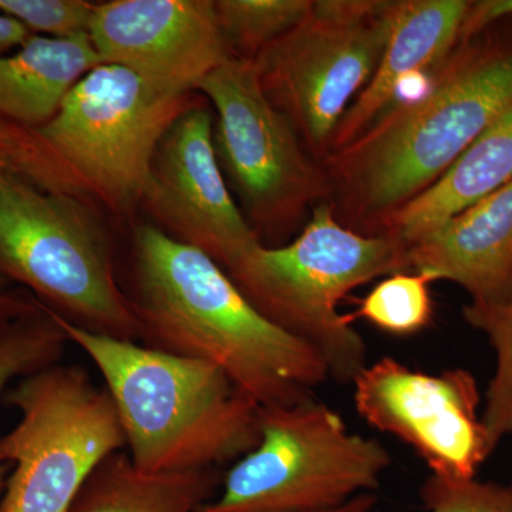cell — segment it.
Here are the masks:
<instances>
[{
    "label": "cell",
    "instance_id": "obj_5",
    "mask_svg": "<svg viewBox=\"0 0 512 512\" xmlns=\"http://www.w3.org/2000/svg\"><path fill=\"white\" fill-rule=\"evenodd\" d=\"M192 104L113 64L86 74L35 141L32 183L127 212L144 201L165 133Z\"/></svg>",
    "mask_w": 512,
    "mask_h": 512
},
{
    "label": "cell",
    "instance_id": "obj_15",
    "mask_svg": "<svg viewBox=\"0 0 512 512\" xmlns=\"http://www.w3.org/2000/svg\"><path fill=\"white\" fill-rule=\"evenodd\" d=\"M468 0L394 2L389 40L372 79L340 120L329 154L366 133L414 74L434 70L460 42ZM326 160V158H325Z\"/></svg>",
    "mask_w": 512,
    "mask_h": 512
},
{
    "label": "cell",
    "instance_id": "obj_27",
    "mask_svg": "<svg viewBox=\"0 0 512 512\" xmlns=\"http://www.w3.org/2000/svg\"><path fill=\"white\" fill-rule=\"evenodd\" d=\"M32 33L29 32L18 20L0 13V55L10 49H18Z\"/></svg>",
    "mask_w": 512,
    "mask_h": 512
},
{
    "label": "cell",
    "instance_id": "obj_2",
    "mask_svg": "<svg viewBox=\"0 0 512 512\" xmlns=\"http://www.w3.org/2000/svg\"><path fill=\"white\" fill-rule=\"evenodd\" d=\"M140 343L218 367L261 406H288L329 382L312 346L265 318L210 255L143 224L134 232Z\"/></svg>",
    "mask_w": 512,
    "mask_h": 512
},
{
    "label": "cell",
    "instance_id": "obj_11",
    "mask_svg": "<svg viewBox=\"0 0 512 512\" xmlns=\"http://www.w3.org/2000/svg\"><path fill=\"white\" fill-rule=\"evenodd\" d=\"M357 413L370 426L412 447L430 474L477 478L491 456L481 420V393L461 367L426 373L386 356L353 380Z\"/></svg>",
    "mask_w": 512,
    "mask_h": 512
},
{
    "label": "cell",
    "instance_id": "obj_9",
    "mask_svg": "<svg viewBox=\"0 0 512 512\" xmlns=\"http://www.w3.org/2000/svg\"><path fill=\"white\" fill-rule=\"evenodd\" d=\"M394 2L320 0L301 25L255 57L259 82L313 158L323 163L352 100L389 40Z\"/></svg>",
    "mask_w": 512,
    "mask_h": 512
},
{
    "label": "cell",
    "instance_id": "obj_1",
    "mask_svg": "<svg viewBox=\"0 0 512 512\" xmlns=\"http://www.w3.org/2000/svg\"><path fill=\"white\" fill-rule=\"evenodd\" d=\"M433 72L420 97L394 103L323 161L329 204L345 227L375 235L512 109V16L458 42Z\"/></svg>",
    "mask_w": 512,
    "mask_h": 512
},
{
    "label": "cell",
    "instance_id": "obj_6",
    "mask_svg": "<svg viewBox=\"0 0 512 512\" xmlns=\"http://www.w3.org/2000/svg\"><path fill=\"white\" fill-rule=\"evenodd\" d=\"M0 266L80 328L140 343L106 232L86 202L20 174L0 180Z\"/></svg>",
    "mask_w": 512,
    "mask_h": 512
},
{
    "label": "cell",
    "instance_id": "obj_30",
    "mask_svg": "<svg viewBox=\"0 0 512 512\" xmlns=\"http://www.w3.org/2000/svg\"><path fill=\"white\" fill-rule=\"evenodd\" d=\"M6 309L9 311L8 305H6L5 302L0 301V320L3 319V313H5Z\"/></svg>",
    "mask_w": 512,
    "mask_h": 512
},
{
    "label": "cell",
    "instance_id": "obj_16",
    "mask_svg": "<svg viewBox=\"0 0 512 512\" xmlns=\"http://www.w3.org/2000/svg\"><path fill=\"white\" fill-rule=\"evenodd\" d=\"M512 180V109L494 121L436 183L377 227L406 247Z\"/></svg>",
    "mask_w": 512,
    "mask_h": 512
},
{
    "label": "cell",
    "instance_id": "obj_25",
    "mask_svg": "<svg viewBox=\"0 0 512 512\" xmlns=\"http://www.w3.org/2000/svg\"><path fill=\"white\" fill-rule=\"evenodd\" d=\"M512 16V0H481L471 2L470 9L461 29V40L470 39L494 23Z\"/></svg>",
    "mask_w": 512,
    "mask_h": 512
},
{
    "label": "cell",
    "instance_id": "obj_12",
    "mask_svg": "<svg viewBox=\"0 0 512 512\" xmlns=\"http://www.w3.org/2000/svg\"><path fill=\"white\" fill-rule=\"evenodd\" d=\"M143 202L161 231L210 255L225 272L262 244L229 191L212 114L202 104L192 103L165 133Z\"/></svg>",
    "mask_w": 512,
    "mask_h": 512
},
{
    "label": "cell",
    "instance_id": "obj_17",
    "mask_svg": "<svg viewBox=\"0 0 512 512\" xmlns=\"http://www.w3.org/2000/svg\"><path fill=\"white\" fill-rule=\"evenodd\" d=\"M100 64L90 37L30 36L16 52L0 55V121L26 131L46 126Z\"/></svg>",
    "mask_w": 512,
    "mask_h": 512
},
{
    "label": "cell",
    "instance_id": "obj_14",
    "mask_svg": "<svg viewBox=\"0 0 512 512\" xmlns=\"http://www.w3.org/2000/svg\"><path fill=\"white\" fill-rule=\"evenodd\" d=\"M410 271L463 288L476 305L512 293V180L407 247Z\"/></svg>",
    "mask_w": 512,
    "mask_h": 512
},
{
    "label": "cell",
    "instance_id": "obj_18",
    "mask_svg": "<svg viewBox=\"0 0 512 512\" xmlns=\"http://www.w3.org/2000/svg\"><path fill=\"white\" fill-rule=\"evenodd\" d=\"M221 483L217 468L147 473L123 450L96 468L69 512H198L218 494Z\"/></svg>",
    "mask_w": 512,
    "mask_h": 512
},
{
    "label": "cell",
    "instance_id": "obj_7",
    "mask_svg": "<svg viewBox=\"0 0 512 512\" xmlns=\"http://www.w3.org/2000/svg\"><path fill=\"white\" fill-rule=\"evenodd\" d=\"M392 464L380 441L352 433L315 396L261 407V437L198 512H320L376 493Z\"/></svg>",
    "mask_w": 512,
    "mask_h": 512
},
{
    "label": "cell",
    "instance_id": "obj_19",
    "mask_svg": "<svg viewBox=\"0 0 512 512\" xmlns=\"http://www.w3.org/2000/svg\"><path fill=\"white\" fill-rule=\"evenodd\" d=\"M311 0H217L215 16L229 57L254 60L301 25Z\"/></svg>",
    "mask_w": 512,
    "mask_h": 512
},
{
    "label": "cell",
    "instance_id": "obj_13",
    "mask_svg": "<svg viewBox=\"0 0 512 512\" xmlns=\"http://www.w3.org/2000/svg\"><path fill=\"white\" fill-rule=\"evenodd\" d=\"M90 40L101 64L163 92L190 94L229 59L212 0H111L94 10Z\"/></svg>",
    "mask_w": 512,
    "mask_h": 512
},
{
    "label": "cell",
    "instance_id": "obj_28",
    "mask_svg": "<svg viewBox=\"0 0 512 512\" xmlns=\"http://www.w3.org/2000/svg\"><path fill=\"white\" fill-rule=\"evenodd\" d=\"M377 501L379 500H377L376 493H363L356 495L355 498L340 507L320 512H373L376 510Z\"/></svg>",
    "mask_w": 512,
    "mask_h": 512
},
{
    "label": "cell",
    "instance_id": "obj_23",
    "mask_svg": "<svg viewBox=\"0 0 512 512\" xmlns=\"http://www.w3.org/2000/svg\"><path fill=\"white\" fill-rule=\"evenodd\" d=\"M96 5L84 0H0V13L22 23L32 35L53 39L90 37Z\"/></svg>",
    "mask_w": 512,
    "mask_h": 512
},
{
    "label": "cell",
    "instance_id": "obj_20",
    "mask_svg": "<svg viewBox=\"0 0 512 512\" xmlns=\"http://www.w3.org/2000/svg\"><path fill=\"white\" fill-rule=\"evenodd\" d=\"M463 316L471 328L483 333L494 350V373L481 412L488 447L494 453L498 444L512 434V293L497 305L468 302Z\"/></svg>",
    "mask_w": 512,
    "mask_h": 512
},
{
    "label": "cell",
    "instance_id": "obj_8",
    "mask_svg": "<svg viewBox=\"0 0 512 512\" xmlns=\"http://www.w3.org/2000/svg\"><path fill=\"white\" fill-rule=\"evenodd\" d=\"M8 402L20 419L0 440V461L15 464L0 512H69L96 468L127 448L110 393L80 367L35 370Z\"/></svg>",
    "mask_w": 512,
    "mask_h": 512
},
{
    "label": "cell",
    "instance_id": "obj_3",
    "mask_svg": "<svg viewBox=\"0 0 512 512\" xmlns=\"http://www.w3.org/2000/svg\"><path fill=\"white\" fill-rule=\"evenodd\" d=\"M47 312L99 370L128 456L140 470H218L259 443L261 404L218 367L101 335Z\"/></svg>",
    "mask_w": 512,
    "mask_h": 512
},
{
    "label": "cell",
    "instance_id": "obj_24",
    "mask_svg": "<svg viewBox=\"0 0 512 512\" xmlns=\"http://www.w3.org/2000/svg\"><path fill=\"white\" fill-rule=\"evenodd\" d=\"M426 512H512V481L450 480L430 474L420 487Z\"/></svg>",
    "mask_w": 512,
    "mask_h": 512
},
{
    "label": "cell",
    "instance_id": "obj_21",
    "mask_svg": "<svg viewBox=\"0 0 512 512\" xmlns=\"http://www.w3.org/2000/svg\"><path fill=\"white\" fill-rule=\"evenodd\" d=\"M430 278L413 271L386 276L357 302L350 322L365 319L394 336H412L429 328L434 318Z\"/></svg>",
    "mask_w": 512,
    "mask_h": 512
},
{
    "label": "cell",
    "instance_id": "obj_10",
    "mask_svg": "<svg viewBox=\"0 0 512 512\" xmlns=\"http://www.w3.org/2000/svg\"><path fill=\"white\" fill-rule=\"evenodd\" d=\"M197 90L217 113L218 163L259 239L286 234L308 208L330 201L325 165L308 153L291 121L268 99L254 60L229 57Z\"/></svg>",
    "mask_w": 512,
    "mask_h": 512
},
{
    "label": "cell",
    "instance_id": "obj_4",
    "mask_svg": "<svg viewBox=\"0 0 512 512\" xmlns=\"http://www.w3.org/2000/svg\"><path fill=\"white\" fill-rule=\"evenodd\" d=\"M403 271H410L406 245L345 227L322 202L291 244H259L227 274L265 318L322 356L330 380L349 384L367 365V346L348 315H340L339 302Z\"/></svg>",
    "mask_w": 512,
    "mask_h": 512
},
{
    "label": "cell",
    "instance_id": "obj_29",
    "mask_svg": "<svg viewBox=\"0 0 512 512\" xmlns=\"http://www.w3.org/2000/svg\"><path fill=\"white\" fill-rule=\"evenodd\" d=\"M10 173H16L15 165H13L12 160L8 156L0 153V180Z\"/></svg>",
    "mask_w": 512,
    "mask_h": 512
},
{
    "label": "cell",
    "instance_id": "obj_26",
    "mask_svg": "<svg viewBox=\"0 0 512 512\" xmlns=\"http://www.w3.org/2000/svg\"><path fill=\"white\" fill-rule=\"evenodd\" d=\"M30 133L0 121V153L8 156L16 173L22 170L30 151Z\"/></svg>",
    "mask_w": 512,
    "mask_h": 512
},
{
    "label": "cell",
    "instance_id": "obj_22",
    "mask_svg": "<svg viewBox=\"0 0 512 512\" xmlns=\"http://www.w3.org/2000/svg\"><path fill=\"white\" fill-rule=\"evenodd\" d=\"M66 335L46 311L45 319L19 323L0 333V396L15 377L29 375L42 367L53 365L62 355ZM2 467H0V498H2Z\"/></svg>",
    "mask_w": 512,
    "mask_h": 512
}]
</instances>
